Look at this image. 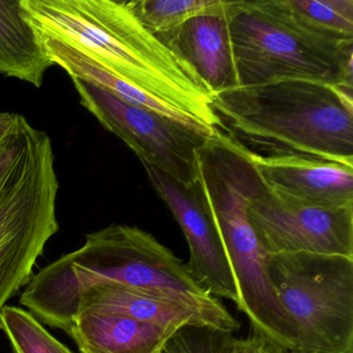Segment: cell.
I'll return each mask as SVG.
<instances>
[{
    "label": "cell",
    "instance_id": "cell-1",
    "mask_svg": "<svg viewBox=\"0 0 353 353\" xmlns=\"http://www.w3.org/2000/svg\"><path fill=\"white\" fill-rule=\"evenodd\" d=\"M98 285H117L164 297L195 313L204 327L225 334L241 323L220 299L201 288L185 263L154 235L111 224L86 235L83 245L32 276L20 303L41 322L67 332L80 294Z\"/></svg>",
    "mask_w": 353,
    "mask_h": 353
},
{
    "label": "cell",
    "instance_id": "cell-2",
    "mask_svg": "<svg viewBox=\"0 0 353 353\" xmlns=\"http://www.w3.org/2000/svg\"><path fill=\"white\" fill-rule=\"evenodd\" d=\"M21 6L39 34L69 45L115 77L220 129L210 88L140 22L128 1L21 0Z\"/></svg>",
    "mask_w": 353,
    "mask_h": 353
},
{
    "label": "cell",
    "instance_id": "cell-3",
    "mask_svg": "<svg viewBox=\"0 0 353 353\" xmlns=\"http://www.w3.org/2000/svg\"><path fill=\"white\" fill-rule=\"evenodd\" d=\"M353 88L283 79L212 94L220 130L260 156L353 167Z\"/></svg>",
    "mask_w": 353,
    "mask_h": 353
},
{
    "label": "cell",
    "instance_id": "cell-4",
    "mask_svg": "<svg viewBox=\"0 0 353 353\" xmlns=\"http://www.w3.org/2000/svg\"><path fill=\"white\" fill-rule=\"evenodd\" d=\"M253 172L245 148L220 131L198 152L195 189L230 263L237 309L247 316L254 334L296 352L294 326L272 288L268 256L248 218Z\"/></svg>",
    "mask_w": 353,
    "mask_h": 353
},
{
    "label": "cell",
    "instance_id": "cell-5",
    "mask_svg": "<svg viewBox=\"0 0 353 353\" xmlns=\"http://www.w3.org/2000/svg\"><path fill=\"white\" fill-rule=\"evenodd\" d=\"M59 190L48 134L23 115L0 112V313L59 232Z\"/></svg>",
    "mask_w": 353,
    "mask_h": 353
},
{
    "label": "cell",
    "instance_id": "cell-6",
    "mask_svg": "<svg viewBox=\"0 0 353 353\" xmlns=\"http://www.w3.org/2000/svg\"><path fill=\"white\" fill-rule=\"evenodd\" d=\"M236 88L303 79L353 88V39L318 30L288 0L229 1Z\"/></svg>",
    "mask_w": 353,
    "mask_h": 353
},
{
    "label": "cell",
    "instance_id": "cell-7",
    "mask_svg": "<svg viewBox=\"0 0 353 353\" xmlns=\"http://www.w3.org/2000/svg\"><path fill=\"white\" fill-rule=\"evenodd\" d=\"M266 268L296 353H353V258L286 254L268 257Z\"/></svg>",
    "mask_w": 353,
    "mask_h": 353
},
{
    "label": "cell",
    "instance_id": "cell-8",
    "mask_svg": "<svg viewBox=\"0 0 353 353\" xmlns=\"http://www.w3.org/2000/svg\"><path fill=\"white\" fill-rule=\"evenodd\" d=\"M82 106L107 131L123 140L139 159L169 179L191 189L197 181V156L212 138L137 108L105 90L71 78Z\"/></svg>",
    "mask_w": 353,
    "mask_h": 353
},
{
    "label": "cell",
    "instance_id": "cell-9",
    "mask_svg": "<svg viewBox=\"0 0 353 353\" xmlns=\"http://www.w3.org/2000/svg\"><path fill=\"white\" fill-rule=\"evenodd\" d=\"M247 212L268 257L310 253L353 258V206L327 210L295 201L270 189L254 168Z\"/></svg>",
    "mask_w": 353,
    "mask_h": 353
},
{
    "label": "cell",
    "instance_id": "cell-10",
    "mask_svg": "<svg viewBox=\"0 0 353 353\" xmlns=\"http://www.w3.org/2000/svg\"><path fill=\"white\" fill-rule=\"evenodd\" d=\"M141 164L157 195L166 204L185 235L190 252L185 268L190 276L212 296L237 305L239 295L230 263L195 185L191 189L181 187L156 167Z\"/></svg>",
    "mask_w": 353,
    "mask_h": 353
},
{
    "label": "cell",
    "instance_id": "cell-11",
    "mask_svg": "<svg viewBox=\"0 0 353 353\" xmlns=\"http://www.w3.org/2000/svg\"><path fill=\"white\" fill-rule=\"evenodd\" d=\"M245 150L262 181L274 191L316 208L353 206V167L307 157H266Z\"/></svg>",
    "mask_w": 353,
    "mask_h": 353
},
{
    "label": "cell",
    "instance_id": "cell-12",
    "mask_svg": "<svg viewBox=\"0 0 353 353\" xmlns=\"http://www.w3.org/2000/svg\"><path fill=\"white\" fill-rule=\"evenodd\" d=\"M156 36L193 68L212 94L236 88L227 12L197 16Z\"/></svg>",
    "mask_w": 353,
    "mask_h": 353
},
{
    "label": "cell",
    "instance_id": "cell-13",
    "mask_svg": "<svg viewBox=\"0 0 353 353\" xmlns=\"http://www.w3.org/2000/svg\"><path fill=\"white\" fill-rule=\"evenodd\" d=\"M40 36L53 65H59L65 70L70 77L92 84L127 104L170 119L200 135L212 138L218 134L219 129L216 128L210 127L185 111L179 110L165 101L115 77L94 59L72 48L69 45L51 37L44 34Z\"/></svg>",
    "mask_w": 353,
    "mask_h": 353
},
{
    "label": "cell",
    "instance_id": "cell-14",
    "mask_svg": "<svg viewBox=\"0 0 353 353\" xmlns=\"http://www.w3.org/2000/svg\"><path fill=\"white\" fill-rule=\"evenodd\" d=\"M181 330L101 312L78 314L67 334L80 353H161Z\"/></svg>",
    "mask_w": 353,
    "mask_h": 353
},
{
    "label": "cell",
    "instance_id": "cell-15",
    "mask_svg": "<svg viewBox=\"0 0 353 353\" xmlns=\"http://www.w3.org/2000/svg\"><path fill=\"white\" fill-rule=\"evenodd\" d=\"M88 311L125 316L176 330L204 327L195 313L176 301L117 285H98L82 292L76 303L75 317Z\"/></svg>",
    "mask_w": 353,
    "mask_h": 353
},
{
    "label": "cell",
    "instance_id": "cell-16",
    "mask_svg": "<svg viewBox=\"0 0 353 353\" xmlns=\"http://www.w3.org/2000/svg\"><path fill=\"white\" fill-rule=\"evenodd\" d=\"M53 65L21 0H0V74L41 88Z\"/></svg>",
    "mask_w": 353,
    "mask_h": 353
},
{
    "label": "cell",
    "instance_id": "cell-17",
    "mask_svg": "<svg viewBox=\"0 0 353 353\" xmlns=\"http://www.w3.org/2000/svg\"><path fill=\"white\" fill-rule=\"evenodd\" d=\"M128 5L152 34H164L197 16L226 13L229 0H132Z\"/></svg>",
    "mask_w": 353,
    "mask_h": 353
},
{
    "label": "cell",
    "instance_id": "cell-18",
    "mask_svg": "<svg viewBox=\"0 0 353 353\" xmlns=\"http://www.w3.org/2000/svg\"><path fill=\"white\" fill-rule=\"evenodd\" d=\"M3 330L14 353H73L59 342L30 311L6 305L0 313Z\"/></svg>",
    "mask_w": 353,
    "mask_h": 353
},
{
    "label": "cell",
    "instance_id": "cell-19",
    "mask_svg": "<svg viewBox=\"0 0 353 353\" xmlns=\"http://www.w3.org/2000/svg\"><path fill=\"white\" fill-rule=\"evenodd\" d=\"M288 3L318 30L353 39V0H288Z\"/></svg>",
    "mask_w": 353,
    "mask_h": 353
},
{
    "label": "cell",
    "instance_id": "cell-20",
    "mask_svg": "<svg viewBox=\"0 0 353 353\" xmlns=\"http://www.w3.org/2000/svg\"><path fill=\"white\" fill-rule=\"evenodd\" d=\"M234 336L200 326L181 328L161 353H230Z\"/></svg>",
    "mask_w": 353,
    "mask_h": 353
}]
</instances>
